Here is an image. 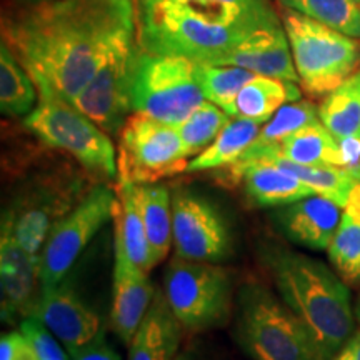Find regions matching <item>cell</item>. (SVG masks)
Instances as JSON below:
<instances>
[{"label":"cell","mask_w":360,"mask_h":360,"mask_svg":"<svg viewBox=\"0 0 360 360\" xmlns=\"http://www.w3.org/2000/svg\"><path fill=\"white\" fill-rule=\"evenodd\" d=\"M137 25V0H47L4 20L2 42L34 79L70 103L124 30Z\"/></svg>","instance_id":"6da1fadb"},{"label":"cell","mask_w":360,"mask_h":360,"mask_svg":"<svg viewBox=\"0 0 360 360\" xmlns=\"http://www.w3.org/2000/svg\"><path fill=\"white\" fill-rule=\"evenodd\" d=\"M282 24L272 0H137L141 49L215 65L250 35Z\"/></svg>","instance_id":"7a4b0ae2"},{"label":"cell","mask_w":360,"mask_h":360,"mask_svg":"<svg viewBox=\"0 0 360 360\" xmlns=\"http://www.w3.org/2000/svg\"><path fill=\"white\" fill-rule=\"evenodd\" d=\"M277 294L304 323L322 360H330L355 332L349 285L322 260L285 247L262 252Z\"/></svg>","instance_id":"3957f363"},{"label":"cell","mask_w":360,"mask_h":360,"mask_svg":"<svg viewBox=\"0 0 360 360\" xmlns=\"http://www.w3.org/2000/svg\"><path fill=\"white\" fill-rule=\"evenodd\" d=\"M236 309V340L252 360H322L304 323L269 287L242 283Z\"/></svg>","instance_id":"277c9868"},{"label":"cell","mask_w":360,"mask_h":360,"mask_svg":"<svg viewBox=\"0 0 360 360\" xmlns=\"http://www.w3.org/2000/svg\"><path fill=\"white\" fill-rule=\"evenodd\" d=\"M25 127L47 147L65 152L94 179L117 180V150L109 134L84 115L74 103L39 89L37 107L25 117Z\"/></svg>","instance_id":"5b68a950"},{"label":"cell","mask_w":360,"mask_h":360,"mask_svg":"<svg viewBox=\"0 0 360 360\" xmlns=\"http://www.w3.org/2000/svg\"><path fill=\"white\" fill-rule=\"evenodd\" d=\"M299 84L310 97H326L360 69V40L281 6Z\"/></svg>","instance_id":"8992f818"},{"label":"cell","mask_w":360,"mask_h":360,"mask_svg":"<svg viewBox=\"0 0 360 360\" xmlns=\"http://www.w3.org/2000/svg\"><path fill=\"white\" fill-rule=\"evenodd\" d=\"M204 102L195 62L147 52L139 45L130 82L132 112L179 125Z\"/></svg>","instance_id":"52a82bcc"},{"label":"cell","mask_w":360,"mask_h":360,"mask_svg":"<svg viewBox=\"0 0 360 360\" xmlns=\"http://www.w3.org/2000/svg\"><path fill=\"white\" fill-rule=\"evenodd\" d=\"M164 295L188 332L224 326L232 314V278L219 264L174 257L164 272Z\"/></svg>","instance_id":"ba28073f"},{"label":"cell","mask_w":360,"mask_h":360,"mask_svg":"<svg viewBox=\"0 0 360 360\" xmlns=\"http://www.w3.org/2000/svg\"><path fill=\"white\" fill-rule=\"evenodd\" d=\"M117 135V177L134 184H157L165 177L187 172L191 155L177 125L134 112Z\"/></svg>","instance_id":"9c48e42d"},{"label":"cell","mask_w":360,"mask_h":360,"mask_svg":"<svg viewBox=\"0 0 360 360\" xmlns=\"http://www.w3.org/2000/svg\"><path fill=\"white\" fill-rule=\"evenodd\" d=\"M115 188L98 182L80 197L79 204L53 224L42 252H40V278L42 289L56 287L64 278L82 250L90 244L107 220L112 219Z\"/></svg>","instance_id":"30bf717a"},{"label":"cell","mask_w":360,"mask_h":360,"mask_svg":"<svg viewBox=\"0 0 360 360\" xmlns=\"http://www.w3.org/2000/svg\"><path fill=\"white\" fill-rule=\"evenodd\" d=\"M139 51L137 25L124 30L74 105L109 135L119 134L127 120L130 107V82Z\"/></svg>","instance_id":"8fae6325"},{"label":"cell","mask_w":360,"mask_h":360,"mask_svg":"<svg viewBox=\"0 0 360 360\" xmlns=\"http://www.w3.org/2000/svg\"><path fill=\"white\" fill-rule=\"evenodd\" d=\"M175 257L220 264L233 252L232 232L222 210L193 188L172 192Z\"/></svg>","instance_id":"7c38bea8"},{"label":"cell","mask_w":360,"mask_h":360,"mask_svg":"<svg viewBox=\"0 0 360 360\" xmlns=\"http://www.w3.org/2000/svg\"><path fill=\"white\" fill-rule=\"evenodd\" d=\"M219 170H222L219 182L225 186L242 184L247 200L260 209H277L315 193L289 169L272 160H237Z\"/></svg>","instance_id":"4fadbf2b"},{"label":"cell","mask_w":360,"mask_h":360,"mask_svg":"<svg viewBox=\"0 0 360 360\" xmlns=\"http://www.w3.org/2000/svg\"><path fill=\"white\" fill-rule=\"evenodd\" d=\"M114 287H112L110 326L115 335L130 344L142 319L146 317L155 290L147 272L137 267L124 247L122 236L114 229Z\"/></svg>","instance_id":"5bb4252c"},{"label":"cell","mask_w":360,"mask_h":360,"mask_svg":"<svg viewBox=\"0 0 360 360\" xmlns=\"http://www.w3.org/2000/svg\"><path fill=\"white\" fill-rule=\"evenodd\" d=\"M277 232L292 244L309 250H327L339 229L342 207L321 193L277 207L270 214Z\"/></svg>","instance_id":"9a60e30c"},{"label":"cell","mask_w":360,"mask_h":360,"mask_svg":"<svg viewBox=\"0 0 360 360\" xmlns=\"http://www.w3.org/2000/svg\"><path fill=\"white\" fill-rule=\"evenodd\" d=\"M62 283L40 290L32 315L40 319L72 354L96 339L102 332V323L98 315Z\"/></svg>","instance_id":"2e32d148"},{"label":"cell","mask_w":360,"mask_h":360,"mask_svg":"<svg viewBox=\"0 0 360 360\" xmlns=\"http://www.w3.org/2000/svg\"><path fill=\"white\" fill-rule=\"evenodd\" d=\"M2 276V321L22 322L34 314L42 290L40 255L22 249L13 238L2 233L0 240Z\"/></svg>","instance_id":"e0dca14e"},{"label":"cell","mask_w":360,"mask_h":360,"mask_svg":"<svg viewBox=\"0 0 360 360\" xmlns=\"http://www.w3.org/2000/svg\"><path fill=\"white\" fill-rule=\"evenodd\" d=\"M215 65H236L257 75L299 84L294 57L283 24L259 30L233 51L224 56Z\"/></svg>","instance_id":"ac0fdd59"},{"label":"cell","mask_w":360,"mask_h":360,"mask_svg":"<svg viewBox=\"0 0 360 360\" xmlns=\"http://www.w3.org/2000/svg\"><path fill=\"white\" fill-rule=\"evenodd\" d=\"M184 326L164 292L155 290L146 317L129 344V360H174L179 355Z\"/></svg>","instance_id":"d6986e66"},{"label":"cell","mask_w":360,"mask_h":360,"mask_svg":"<svg viewBox=\"0 0 360 360\" xmlns=\"http://www.w3.org/2000/svg\"><path fill=\"white\" fill-rule=\"evenodd\" d=\"M114 229L122 236L124 247L132 262L143 272H150L152 265L150 247H148L146 225L137 202V184L124 177L115 180V200L112 205Z\"/></svg>","instance_id":"ffe728a7"},{"label":"cell","mask_w":360,"mask_h":360,"mask_svg":"<svg viewBox=\"0 0 360 360\" xmlns=\"http://www.w3.org/2000/svg\"><path fill=\"white\" fill-rule=\"evenodd\" d=\"M255 159H265L272 160L276 164L282 165V167L289 169L292 174H295L305 186H309L315 193H321L323 197H328L334 202H337L342 209L349 202L350 193H352L354 187L357 186V179L344 167H326V165H300L295 162H290L283 159L282 155L276 154L274 150L269 148H257L249 147L245 154L238 160H255Z\"/></svg>","instance_id":"44dd1931"},{"label":"cell","mask_w":360,"mask_h":360,"mask_svg":"<svg viewBox=\"0 0 360 360\" xmlns=\"http://www.w3.org/2000/svg\"><path fill=\"white\" fill-rule=\"evenodd\" d=\"M137 202L146 225L152 265H159L174 245L172 193L164 184H137Z\"/></svg>","instance_id":"7402d4cb"},{"label":"cell","mask_w":360,"mask_h":360,"mask_svg":"<svg viewBox=\"0 0 360 360\" xmlns=\"http://www.w3.org/2000/svg\"><path fill=\"white\" fill-rule=\"evenodd\" d=\"M262 125L250 119L232 117L219 137L204 152L192 157L187 172H215L236 164L259 137Z\"/></svg>","instance_id":"603a6c76"},{"label":"cell","mask_w":360,"mask_h":360,"mask_svg":"<svg viewBox=\"0 0 360 360\" xmlns=\"http://www.w3.org/2000/svg\"><path fill=\"white\" fill-rule=\"evenodd\" d=\"M328 260L347 285H360V184L342 209V219L330 245Z\"/></svg>","instance_id":"cb8c5ba5"},{"label":"cell","mask_w":360,"mask_h":360,"mask_svg":"<svg viewBox=\"0 0 360 360\" xmlns=\"http://www.w3.org/2000/svg\"><path fill=\"white\" fill-rule=\"evenodd\" d=\"M302 90L299 84L255 75L242 87L236 98V117L265 124L282 105L300 101Z\"/></svg>","instance_id":"d4e9b609"},{"label":"cell","mask_w":360,"mask_h":360,"mask_svg":"<svg viewBox=\"0 0 360 360\" xmlns=\"http://www.w3.org/2000/svg\"><path fill=\"white\" fill-rule=\"evenodd\" d=\"M257 148H269L283 159L300 165H326V167H344L339 142L322 122L307 125L297 130L278 143L277 147L255 146Z\"/></svg>","instance_id":"484cf974"},{"label":"cell","mask_w":360,"mask_h":360,"mask_svg":"<svg viewBox=\"0 0 360 360\" xmlns=\"http://www.w3.org/2000/svg\"><path fill=\"white\" fill-rule=\"evenodd\" d=\"M319 119L337 142L360 139V69L322 98Z\"/></svg>","instance_id":"4316f807"},{"label":"cell","mask_w":360,"mask_h":360,"mask_svg":"<svg viewBox=\"0 0 360 360\" xmlns=\"http://www.w3.org/2000/svg\"><path fill=\"white\" fill-rule=\"evenodd\" d=\"M39 103L34 79L6 42L0 45V109L7 117H27Z\"/></svg>","instance_id":"83f0119b"},{"label":"cell","mask_w":360,"mask_h":360,"mask_svg":"<svg viewBox=\"0 0 360 360\" xmlns=\"http://www.w3.org/2000/svg\"><path fill=\"white\" fill-rule=\"evenodd\" d=\"M195 75L205 101L236 117V98L242 87L257 74L236 65L195 64Z\"/></svg>","instance_id":"f1b7e54d"},{"label":"cell","mask_w":360,"mask_h":360,"mask_svg":"<svg viewBox=\"0 0 360 360\" xmlns=\"http://www.w3.org/2000/svg\"><path fill=\"white\" fill-rule=\"evenodd\" d=\"M278 4L360 40V4L357 0H278Z\"/></svg>","instance_id":"f546056e"},{"label":"cell","mask_w":360,"mask_h":360,"mask_svg":"<svg viewBox=\"0 0 360 360\" xmlns=\"http://www.w3.org/2000/svg\"><path fill=\"white\" fill-rule=\"evenodd\" d=\"M231 119L232 117L215 103L209 101L200 103L182 124L177 125L187 154L195 157L204 152L219 137V134L222 132Z\"/></svg>","instance_id":"4dcf8cb0"},{"label":"cell","mask_w":360,"mask_h":360,"mask_svg":"<svg viewBox=\"0 0 360 360\" xmlns=\"http://www.w3.org/2000/svg\"><path fill=\"white\" fill-rule=\"evenodd\" d=\"M321 122L319 119V107L310 101H295L282 105L269 122L264 124L259 137L255 139V146L277 147L283 139H287L297 130L307 125Z\"/></svg>","instance_id":"1f68e13d"},{"label":"cell","mask_w":360,"mask_h":360,"mask_svg":"<svg viewBox=\"0 0 360 360\" xmlns=\"http://www.w3.org/2000/svg\"><path fill=\"white\" fill-rule=\"evenodd\" d=\"M20 332L29 342L37 360H69L64 349L58 344L57 337L49 330L40 319L34 315L24 319L20 322Z\"/></svg>","instance_id":"d6a6232c"},{"label":"cell","mask_w":360,"mask_h":360,"mask_svg":"<svg viewBox=\"0 0 360 360\" xmlns=\"http://www.w3.org/2000/svg\"><path fill=\"white\" fill-rule=\"evenodd\" d=\"M0 360H37L22 332L4 334L0 342Z\"/></svg>","instance_id":"836d02e7"},{"label":"cell","mask_w":360,"mask_h":360,"mask_svg":"<svg viewBox=\"0 0 360 360\" xmlns=\"http://www.w3.org/2000/svg\"><path fill=\"white\" fill-rule=\"evenodd\" d=\"M70 357L72 360H120L119 354L110 347L103 332L87 345H84L82 349L72 352Z\"/></svg>","instance_id":"e575fe53"},{"label":"cell","mask_w":360,"mask_h":360,"mask_svg":"<svg viewBox=\"0 0 360 360\" xmlns=\"http://www.w3.org/2000/svg\"><path fill=\"white\" fill-rule=\"evenodd\" d=\"M330 360H360V328L354 332Z\"/></svg>","instance_id":"d590c367"},{"label":"cell","mask_w":360,"mask_h":360,"mask_svg":"<svg viewBox=\"0 0 360 360\" xmlns=\"http://www.w3.org/2000/svg\"><path fill=\"white\" fill-rule=\"evenodd\" d=\"M174 360H195V359H193L192 352H182V354H179Z\"/></svg>","instance_id":"8d00e7d4"},{"label":"cell","mask_w":360,"mask_h":360,"mask_svg":"<svg viewBox=\"0 0 360 360\" xmlns=\"http://www.w3.org/2000/svg\"><path fill=\"white\" fill-rule=\"evenodd\" d=\"M354 310H355V319H357V323L360 326V294H359L357 302L354 304Z\"/></svg>","instance_id":"74e56055"},{"label":"cell","mask_w":360,"mask_h":360,"mask_svg":"<svg viewBox=\"0 0 360 360\" xmlns=\"http://www.w3.org/2000/svg\"><path fill=\"white\" fill-rule=\"evenodd\" d=\"M30 2H34V4H37V2H47V0H30Z\"/></svg>","instance_id":"f35d334b"},{"label":"cell","mask_w":360,"mask_h":360,"mask_svg":"<svg viewBox=\"0 0 360 360\" xmlns=\"http://www.w3.org/2000/svg\"><path fill=\"white\" fill-rule=\"evenodd\" d=\"M357 2H359V4H360V0H357Z\"/></svg>","instance_id":"ab89813d"}]
</instances>
